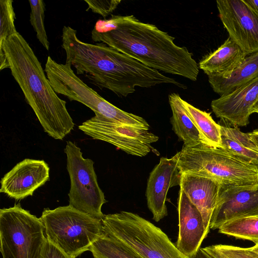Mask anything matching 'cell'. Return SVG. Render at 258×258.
Returning a JSON list of instances; mask_svg holds the SVG:
<instances>
[{"label": "cell", "instance_id": "1", "mask_svg": "<svg viewBox=\"0 0 258 258\" xmlns=\"http://www.w3.org/2000/svg\"><path fill=\"white\" fill-rule=\"evenodd\" d=\"M61 46L66 63L73 66L77 75L85 74L100 88L108 89L118 96L126 97L136 87L150 88L172 84L182 89L184 84L104 43L90 44L78 39L77 31L63 26Z\"/></svg>", "mask_w": 258, "mask_h": 258}, {"label": "cell", "instance_id": "2", "mask_svg": "<svg viewBox=\"0 0 258 258\" xmlns=\"http://www.w3.org/2000/svg\"><path fill=\"white\" fill-rule=\"evenodd\" d=\"M9 69L48 136L62 140L73 130L74 123L66 102L53 90L33 50L19 33L8 38L0 47Z\"/></svg>", "mask_w": 258, "mask_h": 258}, {"label": "cell", "instance_id": "3", "mask_svg": "<svg viewBox=\"0 0 258 258\" xmlns=\"http://www.w3.org/2000/svg\"><path fill=\"white\" fill-rule=\"evenodd\" d=\"M100 42L137 60L152 69L197 80L199 65L186 47L174 42L175 38L155 25L140 22L133 16L115 29L104 33H91Z\"/></svg>", "mask_w": 258, "mask_h": 258}, {"label": "cell", "instance_id": "4", "mask_svg": "<svg viewBox=\"0 0 258 258\" xmlns=\"http://www.w3.org/2000/svg\"><path fill=\"white\" fill-rule=\"evenodd\" d=\"M177 166L181 174L212 178L221 186L258 184V165L248 163L229 151L201 142L183 146Z\"/></svg>", "mask_w": 258, "mask_h": 258}, {"label": "cell", "instance_id": "5", "mask_svg": "<svg viewBox=\"0 0 258 258\" xmlns=\"http://www.w3.org/2000/svg\"><path fill=\"white\" fill-rule=\"evenodd\" d=\"M104 233L141 258H190L182 253L159 227L127 211L105 215Z\"/></svg>", "mask_w": 258, "mask_h": 258}, {"label": "cell", "instance_id": "6", "mask_svg": "<svg viewBox=\"0 0 258 258\" xmlns=\"http://www.w3.org/2000/svg\"><path fill=\"white\" fill-rule=\"evenodd\" d=\"M40 219L47 239L70 258L89 250L104 233L102 219L70 205L44 209Z\"/></svg>", "mask_w": 258, "mask_h": 258}, {"label": "cell", "instance_id": "7", "mask_svg": "<svg viewBox=\"0 0 258 258\" xmlns=\"http://www.w3.org/2000/svg\"><path fill=\"white\" fill-rule=\"evenodd\" d=\"M44 71L54 91L88 107L96 116L130 125L149 128L143 117L112 104L87 86L74 72L71 66L58 63L48 56Z\"/></svg>", "mask_w": 258, "mask_h": 258}, {"label": "cell", "instance_id": "8", "mask_svg": "<svg viewBox=\"0 0 258 258\" xmlns=\"http://www.w3.org/2000/svg\"><path fill=\"white\" fill-rule=\"evenodd\" d=\"M40 218L20 204L0 210L1 252L3 258H42L46 237Z\"/></svg>", "mask_w": 258, "mask_h": 258}, {"label": "cell", "instance_id": "9", "mask_svg": "<svg viewBox=\"0 0 258 258\" xmlns=\"http://www.w3.org/2000/svg\"><path fill=\"white\" fill-rule=\"evenodd\" d=\"M64 151L71 181L69 205L102 220L105 215L101 208L107 201L98 185L94 162L83 158L81 149L70 141L67 142Z\"/></svg>", "mask_w": 258, "mask_h": 258}, {"label": "cell", "instance_id": "10", "mask_svg": "<svg viewBox=\"0 0 258 258\" xmlns=\"http://www.w3.org/2000/svg\"><path fill=\"white\" fill-rule=\"evenodd\" d=\"M79 129L95 140L115 146L132 155L143 157L152 151V144L159 137L149 128L112 121L96 116L79 126Z\"/></svg>", "mask_w": 258, "mask_h": 258}, {"label": "cell", "instance_id": "11", "mask_svg": "<svg viewBox=\"0 0 258 258\" xmlns=\"http://www.w3.org/2000/svg\"><path fill=\"white\" fill-rule=\"evenodd\" d=\"M216 5L229 37L246 55L257 52L258 15L243 0H218Z\"/></svg>", "mask_w": 258, "mask_h": 258}, {"label": "cell", "instance_id": "12", "mask_svg": "<svg viewBox=\"0 0 258 258\" xmlns=\"http://www.w3.org/2000/svg\"><path fill=\"white\" fill-rule=\"evenodd\" d=\"M249 217H258V184L221 186L210 229H218L232 219Z\"/></svg>", "mask_w": 258, "mask_h": 258}, {"label": "cell", "instance_id": "13", "mask_svg": "<svg viewBox=\"0 0 258 258\" xmlns=\"http://www.w3.org/2000/svg\"><path fill=\"white\" fill-rule=\"evenodd\" d=\"M179 153L170 158L161 157L150 173L146 196L148 207L155 222L168 215L166 201L169 189L180 184L181 173L177 166Z\"/></svg>", "mask_w": 258, "mask_h": 258}, {"label": "cell", "instance_id": "14", "mask_svg": "<svg viewBox=\"0 0 258 258\" xmlns=\"http://www.w3.org/2000/svg\"><path fill=\"white\" fill-rule=\"evenodd\" d=\"M49 179V167L43 160L25 159L1 181L0 192L16 200L31 196Z\"/></svg>", "mask_w": 258, "mask_h": 258}, {"label": "cell", "instance_id": "15", "mask_svg": "<svg viewBox=\"0 0 258 258\" xmlns=\"http://www.w3.org/2000/svg\"><path fill=\"white\" fill-rule=\"evenodd\" d=\"M258 99V78L212 101L216 117L234 127L246 126L250 110Z\"/></svg>", "mask_w": 258, "mask_h": 258}, {"label": "cell", "instance_id": "16", "mask_svg": "<svg viewBox=\"0 0 258 258\" xmlns=\"http://www.w3.org/2000/svg\"><path fill=\"white\" fill-rule=\"evenodd\" d=\"M177 211L178 234L176 246L184 255L194 258L209 232L205 229L201 212L180 187Z\"/></svg>", "mask_w": 258, "mask_h": 258}, {"label": "cell", "instance_id": "17", "mask_svg": "<svg viewBox=\"0 0 258 258\" xmlns=\"http://www.w3.org/2000/svg\"><path fill=\"white\" fill-rule=\"evenodd\" d=\"M179 186L201 212L205 229L209 232L210 221L217 203L220 184L210 178L182 173Z\"/></svg>", "mask_w": 258, "mask_h": 258}, {"label": "cell", "instance_id": "18", "mask_svg": "<svg viewBox=\"0 0 258 258\" xmlns=\"http://www.w3.org/2000/svg\"><path fill=\"white\" fill-rule=\"evenodd\" d=\"M246 56L228 37L216 50L200 60L199 67L207 76L227 78Z\"/></svg>", "mask_w": 258, "mask_h": 258}, {"label": "cell", "instance_id": "19", "mask_svg": "<svg viewBox=\"0 0 258 258\" xmlns=\"http://www.w3.org/2000/svg\"><path fill=\"white\" fill-rule=\"evenodd\" d=\"M213 90L222 96L258 78V51L247 55L227 78L208 76Z\"/></svg>", "mask_w": 258, "mask_h": 258}, {"label": "cell", "instance_id": "20", "mask_svg": "<svg viewBox=\"0 0 258 258\" xmlns=\"http://www.w3.org/2000/svg\"><path fill=\"white\" fill-rule=\"evenodd\" d=\"M172 115L170 118L172 130L183 142L184 146H191L203 142L200 132L188 115L183 103V99L178 94L173 93L168 96Z\"/></svg>", "mask_w": 258, "mask_h": 258}, {"label": "cell", "instance_id": "21", "mask_svg": "<svg viewBox=\"0 0 258 258\" xmlns=\"http://www.w3.org/2000/svg\"><path fill=\"white\" fill-rule=\"evenodd\" d=\"M222 148L250 164L258 165V146L249 133L236 127L221 125Z\"/></svg>", "mask_w": 258, "mask_h": 258}, {"label": "cell", "instance_id": "22", "mask_svg": "<svg viewBox=\"0 0 258 258\" xmlns=\"http://www.w3.org/2000/svg\"><path fill=\"white\" fill-rule=\"evenodd\" d=\"M183 103L203 142L213 147L222 148L221 125L214 120L211 113L201 110L183 100Z\"/></svg>", "mask_w": 258, "mask_h": 258}, {"label": "cell", "instance_id": "23", "mask_svg": "<svg viewBox=\"0 0 258 258\" xmlns=\"http://www.w3.org/2000/svg\"><path fill=\"white\" fill-rule=\"evenodd\" d=\"M219 233L236 238L250 240L258 244V217L239 218L223 223Z\"/></svg>", "mask_w": 258, "mask_h": 258}, {"label": "cell", "instance_id": "24", "mask_svg": "<svg viewBox=\"0 0 258 258\" xmlns=\"http://www.w3.org/2000/svg\"><path fill=\"white\" fill-rule=\"evenodd\" d=\"M94 258H141L127 247L105 233L89 249Z\"/></svg>", "mask_w": 258, "mask_h": 258}, {"label": "cell", "instance_id": "25", "mask_svg": "<svg viewBox=\"0 0 258 258\" xmlns=\"http://www.w3.org/2000/svg\"><path fill=\"white\" fill-rule=\"evenodd\" d=\"M31 8L30 22L36 33V37L43 47L49 49V42L45 29V4L42 0L29 1Z\"/></svg>", "mask_w": 258, "mask_h": 258}, {"label": "cell", "instance_id": "26", "mask_svg": "<svg viewBox=\"0 0 258 258\" xmlns=\"http://www.w3.org/2000/svg\"><path fill=\"white\" fill-rule=\"evenodd\" d=\"M12 0L0 1V47L11 36L18 32L15 26L16 18Z\"/></svg>", "mask_w": 258, "mask_h": 258}, {"label": "cell", "instance_id": "27", "mask_svg": "<svg viewBox=\"0 0 258 258\" xmlns=\"http://www.w3.org/2000/svg\"><path fill=\"white\" fill-rule=\"evenodd\" d=\"M213 246L229 258H258V252L252 247L244 248L224 244H215Z\"/></svg>", "mask_w": 258, "mask_h": 258}, {"label": "cell", "instance_id": "28", "mask_svg": "<svg viewBox=\"0 0 258 258\" xmlns=\"http://www.w3.org/2000/svg\"><path fill=\"white\" fill-rule=\"evenodd\" d=\"M134 15H112L108 19H99L94 26L92 32L104 33L115 29L120 24L130 20Z\"/></svg>", "mask_w": 258, "mask_h": 258}, {"label": "cell", "instance_id": "29", "mask_svg": "<svg viewBox=\"0 0 258 258\" xmlns=\"http://www.w3.org/2000/svg\"><path fill=\"white\" fill-rule=\"evenodd\" d=\"M88 6V10L101 15L104 19L117 8L121 2L120 0H85Z\"/></svg>", "mask_w": 258, "mask_h": 258}, {"label": "cell", "instance_id": "30", "mask_svg": "<svg viewBox=\"0 0 258 258\" xmlns=\"http://www.w3.org/2000/svg\"><path fill=\"white\" fill-rule=\"evenodd\" d=\"M42 258H70L46 238Z\"/></svg>", "mask_w": 258, "mask_h": 258}, {"label": "cell", "instance_id": "31", "mask_svg": "<svg viewBox=\"0 0 258 258\" xmlns=\"http://www.w3.org/2000/svg\"><path fill=\"white\" fill-rule=\"evenodd\" d=\"M203 249L215 258H229L223 253L215 248L212 245L203 248Z\"/></svg>", "mask_w": 258, "mask_h": 258}, {"label": "cell", "instance_id": "32", "mask_svg": "<svg viewBox=\"0 0 258 258\" xmlns=\"http://www.w3.org/2000/svg\"><path fill=\"white\" fill-rule=\"evenodd\" d=\"M247 6L258 15V0H243Z\"/></svg>", "mask_w": 258, "mask_h": 258}, {"label": "cell", "instance_id": "33", "mask_svg": "<svg viewBox=\"0 0 258 258\" xmlns=\"http://www.w3.org/2000/svg\"><path fill=\"white\" fill-rule=\"evenodd\" d=\"M194 258H215L201 248Z\"/></svg>", "mask_w": 258, "mask_h": 258}, {"label": "cell", "instance_id": "34", "mask_svg": "<svg viewBox=\"0 0 258 258\" xmlns=\"http://www.w3.org/2000/svg\"><path fill=\"white\" fill-rule=\"evenodd\" d=\"M249 134L251 139L258 146V130H255L252 132L249 133Z\"/></svg>", "mask_w": 258, "mask_h": 258}, {"label": "cell", "instance_id": "35", "mask_svg": "<svg viewBox=\"0 0 258 258\" xmlns=\"http://www.w3.org/2000/svg\"><path fill=\"white\" fill-rule=\"evenodd\" d=\"M251 114L253 113H258V99L254 104L253 106L252 107L250 110Z\"/></svg>", "mask_w": 258, "mask_h": 258}, {"label": "cell", "instance_id": "36", "mask_svg": "<svg viewBox=\"0 0 258 258\" xmlns=\"http://www.w3.org/2000/svg\"><path fill=\"white\" fill-rule=\"evenodd\" d=\"M253 250L258 252V244H256L253 247H252Z\"/></svg>", "mask_w": 258, "mask_h": 258}, {"label": "cell", "instance_id": "37", "mask_svg": "<svg viewBox=\"0 0 258 258\" xmlns=\"http://www.w3.org/2000/svg\"></svg>", "mask_w": 258, "mask_h": 258}]
</instances>
